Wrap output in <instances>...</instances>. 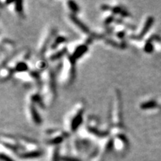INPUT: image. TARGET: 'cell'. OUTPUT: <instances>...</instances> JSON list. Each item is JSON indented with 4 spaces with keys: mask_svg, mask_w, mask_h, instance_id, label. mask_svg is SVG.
Wrapping results in <instances>:
<instances>
[{
    "mask_svg": "<svg viewBox=\"0 0 161 161\" xmlns=\"http://www.w3.org/2000/svg\"><path fill=\"white\" fill-rule=\"evenodd\" d=\"M41 98L43 105H52L55 99V83L54 72L51 69H46L40 76Z\"/></svg>",
    "mask_w": 161,
    "mask_h": 161,
    "instance_id": "1",
    "label": "cell"
},
{
    "mask_svg": "<svg viewBox=\"0 0 161 161\" xmlns=\"http://www.w3.org/2000/svg\"><path fill=\"white\" fill-rule=\"evenodd\" d=\"M85 107L83 102H78L76 104L71 112L65 120L66 125V133L68 134L76 131L83 123V115L84 113Z\"/></svg>",
    "mask_w": 161,
    "mask_h": 161,
    "instance_id": "2",
    "label": "cell"
},
{
    "mask_svg": "<svg viewBox=\"0 0 161 161\" xmlns=\"http://www.w3.org/2000/svg\"><path fill=\"white\" fill-rule=\"evenodd\" d=\"M75 62L71 57L66 55L62 60V63L59 69L61 83L63 86L71 84L75 78Z\"/></svg>",
    "mask_w": 161,
    "mask_h": 161,
    "instance_id": "3",
    "label": "cell"
},
{
    "mask_svg": "<svg viewBox=\"0 0 161 161\" xmlns=\"http://www.w3.org/2000/svg\"><path fill=\"white\" fill-rule=\"evenodd\" d=\"M123 108H122V99L120 93L116 90L110 107V119L113 127H123Z\"/></svg>",
    "mask_w": 161,
    "mask_h": 161,
    "instance_id": "4",
    "label": "cell"
},
{
    "mask_svg": "<svg viewBox=\"0 0 161 161\" xmlns=\"http://www.w3.org/2000/svg\"><path fill=\"white\" fill-rule=\"evenodd\" d=\"M90 38H84V40H80L73 43L70 48V52L68 55L71 57L72 59L76 61L78 59L85 55L86 52L88 51V45L90 43Z\"/></svg>",
    "mask_w": 161,
    "mask_h": 161,
    "instance_id": "5",
    "label": "cell"
},
{
    "mask_svg": "<svg viewBox=\"0 0 161 161\" xmlns=\"http://www.w3.org/2000/svg\"><path fill=\"white\" fill-rule=\"evenodd\" d=\"M55 36V29L53 28H49L43 33L37 46V55L39 57H41L46 52L47 48L50 46V44L53 40Z\"/></svg>",
    "mask_w": 161,
    "mask_h": 161,
    "instance_id": "6",
    "label": "cell"
},
{
    "mask_svg": "<svg viewBox=\"0 0 161 161\" xmlns=\"http://www.w3.org/2000/svg\"><path fill=\"white\" fill-rule=\"evenodd\" d=\"M68 17H69V21L71 22V23H73V25L76 28L78 29V31H80V32L86 34V35L90 34V30H89L88 28H87L82 22L80 21V20H79V19L76 17V15L73 14H70Z\"/></svg>",
    "mask_w": 161,
    "mask_h": 161,
    "instance_id": "7",
    "label": "cell"
},
{
    "mask_svg": "<svg viewBox=\"0 0 161 161\" xmlns=\"http://www.w3.org/2000/svg\"><path fill=\"white\" fill-rule=\"evenodd\" d=\"M153 22H154L153 17H152V16H148V17L146 19V20L145 21V23H144V25L142 26V27L141 28V29H140V32H139L137 34H136L133 38H134V40H137V39L142 38V37H143V36L145 35L147 32H148V31L150 29V28L152 27Z\"/></svg>",
    "mask_w": 161,
    "mask_h": 161,
    "instance_id": "8",
    "label": "cell"
},
{
    "mask_svg": "<svg viewBox=\"0 0 161 161\" xmlns=\"http://www.w3.org/2000/svg\"><path fill=\"white\" fill-rule=\"evenodd\" d=\"M43 152L40 150H34L31 152H27L25 153H21L19 155V157L23 159H34V158H38L42 156Z\"/></svg>",
    "mask_w": 161,
    "mask_h": 161,
    "instance_id": "9",
    "label": "cell"
},
{
    "mask_svg": "<svg viewBox=\"0 0 161 161\" xmlns=\"http://www.w3.org/2000/svg\"><path fill=\"white\" fill-rule=\"evenodd\" d=\"M14 47V44L11 40H8V39L2 40V52H5L6 53H9L13 50Z\"/></svg>",
    "mask_w": 161,
    "mask_h": 161,
    "instance_id": "10",
    "label": "cell"
},
{
    "mask_svg": "<svg viewBox=\"0 0 161 161\" xmlns=\"http://www.w3.org/2000/svg\"><path fill=\"white\" fill-rule=\"evenodd\" d=\"M12 5H13V11L19 16H22L23 14V2H12Z\"/></svg>",
    "mask_w": 161,
    "mask_h": 161,
    "instance_id": "11",
    "label": "cell"
},
{
    "mask_svg": "<svg viewBox=\"0 0 161 161\" xmlns=\"http://www.w3.org/2000/svg\"><path fill=\"white\" fill-rule=\"evenodd\" d=\"M66 5H67L68 8L70 10L71 14H75V13L78 11V5L75 2L69 1V2H66Z\"/></svg>",
    "mask_w": 161,
    "mask_h": 161,
    "instance_id": "12",
    "label": "cell"
},
{
    "mask_svg": "<svg viewBox=\"0 0 161 161\" xmlns=\"http://www.w3.org/2000/svg\"><path fill=\"white\" fill-rule=\"evenodd\" d=\"M52 161H61V157L60 155V148L58 146H55L54 148Z\"/></svg>",
    "mask_w": 161,
    "mask_h": 161,
    "instance_id": "13",
    "label": "cell"
},
{
    "mask_svg": "<svg viewBox=\"0 0 161 161\" xmlns=\"http://www.w3.org/2000/svg\"><path fill=\"white\" fill-rule=\"evenodd\" d=\"M61 161H81L80 159L69 156L61 157Z\"/></svg>",
    "mask_w": 161,
    "mask_h": 161,
    "instance_id": "14",
    "label": "cell"
},
{
    "mask_svg": "<svg viewBox=\"0 0 161 161\" xmlns=\"http://www.w3.org/2000/svg\"><path fill=\"white\" fill-rule=\"evenodd\" d=\"M1 160L2 161H14L11 157H10L7 155L2 153L1 154Z\"/></svg>",
    "mask_w": 161,
    "mask_h": 161,
    "instance_id": "15",
    "label": "cell"
}]
</instances>
